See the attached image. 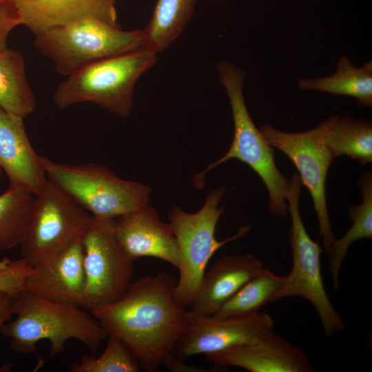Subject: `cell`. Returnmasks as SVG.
<instances>
[{
    "instance_id": "obj_6",
    "label": "cell",
    "mask_w": 372,
    "mask_h": 372,
    "mask_svg": "<svg viewBox=\"0 0 372 372\" xmlns=\"http://www.w3.org/2000/svg\"><path fill=\"white\" fill-rule=\"evenodd\" d=\"M225 192V186L211 191L203 207L195 213L174 205L169 214L179 255L175 296L187 307L194 302L214 253L225 244L247 235L251 228L250 225H244L233 236L223 240L216 239V225L225 209L224 206L219 207V203Z\"/></svg>"
},
{
    "instance_id": "obj_5",
    "label": "cell",
    "mask_w": 372,
    "mask_h": 372,
    "mask_svg": "<svg viewBox=\"0 0 372 372\" xmlns=\"http://www.w3.org/2000/svg\"><path fill=\"white\" fill-rule=\"evenodd\" d=\"M34 45L70 75L96 61L144 48L143 29L125 31L94 17L81 18L35 35Z\"/></svg>"
},
{
    "instance_id": "obj_4",
    "label": "cell",
    "mask_w": 372,
    "mask_h": 372,
    "mask_svg": "<svg viewBox=\"0 0 372 372\" xmlns=\"http://www.w3.org/2000/svg\"><path fill=\"white\" fill-rule=\"evenodd\" d=\"M158 54L145 48L93 63L58 85L53 101L59 109L89 102L121 117L130 115L134 87L154 67Z\"/></svg>"
},
{
    "instance_id": "obj_16",
    "label": "cell",
    "mask_w": 372,
    "mask_h": 372,
    "mask_svg": "<svg viewBox=\"0 0 372 372\" xmlns=\"http://www.w3.org/2000/svg\"><path fill=\"white\" fill-rule=\"evenodd\" d=\"M82 238L48 262L32 267L25 290L52 301L81 307L85 287Z\"/></svg>"
},
{
    "instance_id": "obj_2",
    "label": "cell",
    "mask_w": 372,
    "mask_h": 372,
    "mask_svg": "<svg viewBox=\"0 0 372 372\" xmlns=\"http://www.w3.org/2000/svg\"><path fill=\"white\" fill-rule=\"evenodd\" d=\"M13 320L1 333L10 339L11 349L19 353H36L43 340L50 343V355L61 353L66 342L75 339L93 353L108 334L100 322L81 307L52 301L24 290L15 298Z\"/></svg>"
},
{
    "instance_id": "obj_20",
    "label": "cell",
    "mask_w": 372,
    "mask_h": 372,
    "mask_svg": "<svg viewBox=\"0 0 372 372\" xmlns=\"http://www.w3.org/2000/svg\"><path fill=\"white\" fill-rule=\"evenodd\" d=\"M198 0H158L143 29L144 48L156 54L167 49L191 21Z\"/></svg>"
},
{
    "instance_id": "obj_23",
    "label": "cell",
    "mask_w": 372,
    "mask_h": 372,
    "mask_svg": "<svg viewBox=\"0 0 372 372\" xmlns=\"http://www.w3.org/2000/svg\"><path fill=\"white\" fill-rule=\"evenodd\" d=\"M283 282L284 276L263 268L211 316L216 318H238L256 315L263 306L271 302Z\"/></svg>"
},
{
    "instance_id": "obj_1",
    "label": "cell",
    "mask_w": 372,
    "mask_h": 372,
    "mask_svg": "<svg viewBox=\"0 0 372 372\" xmlns=\"http://www.w3.org/2000/svg\"><path fill=\"white\" fill-rule=\"evenodd\" d=\"M177 279L168 271L132 282L115 302L90 314L108 335L119 338L145 371H156L172 355L189 310L175 296Z\"/></svg>"
},
{
    "instance_id": "obj_7",
    "label": "cell",
    "mask_w": 372,
    "mask_h": 372,
    "mask_svg": "<svg viewBox=\"0 0 372 372\" xmlns=\"http://www.w3.org/2000/svg\"><path fill=\"white\" fill-rule=\"evenodd\" d=\"M41 158L47 178L91 216L115 219L149 204V185L122 179L103 165L61 163L44 156Z\"/></svg>"
},
{
    "instance_id": "obj_29",
    "label": "cell",
    "mask_w": 372,
    "mask_h": 372,
    "mask_svg": "<svg viewBox=\"0 0 372 372\" xmlns=\"http://www.w3.org/2000/svg\"><path fill=\"white\" fill-rule=\"evenodd\" d=\"M16 296L0 291V333L3 325L10 320L14 314Z\"/></svg>"
},
{
    "instance_id": "obj_31",
    "label": "cell",
    "mask_w": 372,
    "mask_h": 372,
    "mask_svg": "<svg viewBox=\"0 0 372 372\" xmlns=\"http://www.w3.org/2000/svg\"><path fill=\"white\" fill-rule=\"evenodd\" d=\"M2 171H3V169H2V168H1V166H0V177H1V173H2Z\"/></svg>"
},
{
    "instance_id": "obj_11",
    "label": "cell",
    "mask_w": 372,
    "mask_h": 372,
    "mask_svg": "<svg viewBox=\"0 0 372 372\" xmlns=\"http://www.w3.org/2000/svg\"><path fill=\"white\" fill-rule=\"evenodd\" d=\"M338 114L322 121L316 127L303 132H286L263 125L260 131L265 141L282 152L298 171L301 184L309 190L316 213L323 246L328 254L335 238L327 204L326 179L334 160L327 145L328 134Z\"/></svg>"
},
{
    "instance_id": "obj_8",
    "label": "cell",
    "mask_w": 372,
    "mask_h": 372,
    "mask_svg": "<svg viewBox=\"0 0 372 372\" xmlns=\"http://www.w3.org/2000/svg\"><path fill=\"white\" fill-rule=\"evenodd\" d=\"M301 181L293 173L289 180L287 196L288 211L291 218L289 243L292 254V268L284 276L280 289L271 302L291 296L307 299L315 307L325 336L331 337L344 331L342 318L331 303L325 290L321 272L322 248L309 235L302 220L299 198Z\"/></svg>"
},
{
    "instance_id": "obj_27",
    "label": "cell",
    "mask_w": 372,
    "mask_h": 372,
    "mask_svg": "<svg viewBox=\"0 0 372 372\" xmlns=\"http://www.w3.org/2000/svg\"><path fill=\"white\" fill-rule=\"evenodd\" d=\"M32 267L23 258L0 260V291L17 296L25 290L26 278Z\"/></svg>"
},
{
    "instance_id": "obj_19",
    "label": "cell",
    "mask_w": 372,
    "mask_h": 372,
    "mask_svg": "<svg viewBox=\"0 0 372 372\" xmlns=\"http://www.w3.org/2000/svg\"><path fill=\"white\" fill-rule=\"evenodd\" d=\"M297 85L301 90H314L335 95L354 97L364 107L372 106V62L355 67L346 56L339 59L335 72L331 76L300 79Z\"/></svg>"
},
{
    "instance_id": "obj_17",
    "label": "cell",
    "mask_w": 372,
    "mask_h": 372,
    "mask_svg": "<svg viewBox=\"0 0 372 372\" xmlns=\"http://www.w3.org/2000/svg\"><path fill=\"white\" fill-rule=\"evenodd\" d=\"M263 268L262 262L251 254L221 257L205 271L190 311L201 316H213Z\"/></svg>"
},
{
    "instance_id": "obj_21",
    "label": "cell",
    "mask_w": 372,
    "mask_h": 372,
    "mask_svg": "<svg viewBox=\"0 0 372 372\" xmlns=\"http://www.w3.org/2000/svg\"><path fill=\"white\" fill-rule=\"evenodd\" d=\"M0 105L25 118L36 108V99L28 84L23 55L8 47L0 50Z\"/></svg>"
},
{
    "instance_id": "obj_12",
    "label": "cell",
    "mask_w": 372,
    "mask_h": 372,
    "mask_svg": "<svg viewBox=\"0 0 372 372\" xmlns=\"http://www.w3.org/2000/svg\"><path fill=\"white\" fill-rule=\"evenodd\" d=\"M274 320L267 313L238 318L201 316L189 310L182 335L175 344L173 355L185 361L198 354H209L232 346L254 341L273 331Z\"/></svg>"
},
{
    "instance_id": "obj_15",
    "label": "cell",
    "mask_w": 372,
    "mask_h": 372,
    "mask_svg": "<svg viewBox=\"0 0 372 372\" xmlns=\"http://www.w3.org/2000/svg\"><path fill=\"white\" fill-rule=\"evenodd\" d=\"M24 118L0 105V166L10 187L37 195L48 178L41 156L37 154L28 138Z\"/></svg>"
},
{
    "instance_id": "obj_24",
    "label": "cell",
    "mask_w": 372,
    "mask_h": 372,
    "mask_svg": "<svg viewBox=\"0 0 372 372\" xmlns=\"http://www.w3.org/2000/svg\"><path fill=\"white\" fill-rule=\"evenodd\" d=\"M333 158L346 155L365 165L372 162V123L348 114L337 118L327 138Z\"/></svg>"
},
{
    "instance_id": "obj_25",
    "label": "cell",
    "mask_w": 372,
    "mask_h": 372,
    "mask_svg": "<svg viewBox=\"0 0 372 372\" xmlns=\"http://www.w3.org/2000/svg\"><path fill=\"white\" fill-rule=\"evenodd\" d=\"M34 196L14 187L0 195V251L20 245L32 214Z\"/></svg>"
},
{
    "instance_id": "obj_3",
    "label": "cell",
    "mask_w": 372,
    "mask_h": 372,
    "mask_svg": "<svg viewBox=\"0 0 372 372\" xmlns=\"http://www.w3.org/2000/svg\"><path fill=\"white\" fill-rule=\"evenodd\" d=\"M219 80L228 96L232 112L234 134L226 154L196 175L193 185L198 189L204 186L206 174L230 159L239 160L249 165L262 179L269 193V207L278 218L288 213L287 196L289 180L284 176L274 161V152L254 125L247 108L243 87L245 72L229 60L216 65Z\"/></svg>"
},
{
    "instance_id": "obj_28",
    "label": "cell",
    "mask_w": 372,
    "mask_h": 372,
    "mask_svg": "<svg viewBox=\"0 0 372 372\" xmlns=\"http://www.w3.org/2000/svg\"><path fill=\"white\" fill-rule=\"evenodd\" d=\"M22 25L19 13L12 0H0V50L7 48L11 31Z\"/></svg>"
},
{
    "instance_id": "obj_18",
    "label": "cell",
    "mask_w": 372,
    "mask_h": 372,
    "mask_svg": "<svg viewBox=\"0 0 372 372\" xmlns=\"http://www.w3.org/2000/svg\"><path fill=\"white\" fill-rule=\"evenodd\" d=\"M22 25L35 35L86 17L113 25L117 22L118 0H12Z\"/></svg>"
},
{
    "instance_id": "obj_22",
    "label": "cell",
    "mask_w": 372,
    "mask_h": 372,
    "mask_svg": "<svg viewBox=\"0 0 372 372\" xmlns=\"http://www.w3.org/2000/svg\"><path fill=\"white\" fill-rule=\"evenodd\" d=\"M362 202L351 206L349 214L351 227L341 238L334 239L327 254L329 255V271L334 289L339 287V273L350 246L355 241L372 238V175L363 174L358 182Z\"/></svg>"
},
{
    "instance_id": "obj_10",
    "label": "cell",
    "mask_w": 372,
    "mask_h": 372,
    "mask_svg": "<svg viewBox=\"0 0 372 372\" xmlns=\"http://www.w3.org/2000/svg\"><path fill=\"white\" fill-rule=\"evenodd\" d=\"M114 218L91 216L83 238L85 287L81 307L90 313L119 300L132 282L133 262L119 245Z\"/></svg>"
},
{
    "instance_id": "obj_26",
    "label": "cell",
    "mask_w": 372,
    "mask_h": 372,
    "mask_svg": "<svg viewBox=\"0 0 372 372\" xmlns=\"http://www.w3.org/2000/svg\"><path fill=\"white\" fill-rule=\"evenodd\" d=\"M141 366L131 351L118 338L108 335L103 353L96 357L84 355L71 367L72 372H138Z\"/></svg>"
},
{
    "instance_id": "obj_14",
    "label": "cell",
    "mask_w": 372,
    "mask_h": 372,
    "mask_svg": "<svg viewBox=\"0 0 372 372\" xmlns=\"http://www.w3.org/2000/svg\"><path fill=\"white\" fill-rule=\"evenodd\" d=\"M114 229L119 245L132 261L153 257L178 267V250L172 227L162 221L149 204L115 218Z\"/></svg>"
},
{
    "instance_id": "obj_9",
    "label": "cell",
    "mask_w": 372,
    "mask_h": 372,
    "mask_svg": "<svg viewBox=\"0 0 372 372\" xmlns=\"http://www.w3.org/2000/svg\"><path fill=\"white\" fill-rule=\"evenodd\" d=\"M91 215L48 179L34 196L30 222L19 245L32 267L41 265L83 237Z\"/></svg>"
},
{
    "instance_id": "obj_30",
    "label": "cell",
    "mask_w": 372,
    "mask_h": 372,
    "mask_svg": "<svg viewBox=\"0 0 372 372\" xmlns=\"http://www.w3.org/2000/svg\"><path fill=\"white\" fill-rule=\"evenodd\" d=\"M163 366H166L170 371L173 372H207L205 369L187 365L184 361L176 358L174 355L169 356L164 362Z\"/></svg>"
},
{
    "instance_id": "obj_13",
    "label": "cell",
    "mask_w": 372,
    "mask_h": 372,
    "mask_svg": "<svg viewBox=\"0 0 372 372\" xmlns=\"http://www.w3.org/2000/svg\"><path fill=\"white\" fill-rule=\"evenodd\" d=\"M210 363L222 367L237 366L251 372H313L307 356L288 340L274 333L206 354Z\"/></svg>"
}]
</instances>
